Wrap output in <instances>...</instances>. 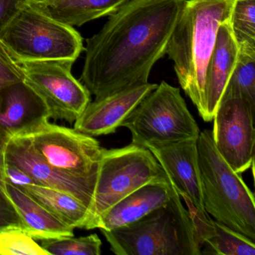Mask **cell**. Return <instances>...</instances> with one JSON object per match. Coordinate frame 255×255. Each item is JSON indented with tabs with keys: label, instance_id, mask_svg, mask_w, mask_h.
I'll list each match as a JSON object with an SVG mask.
<instances>
[{
	"label": "cell",
	"instance_id": "obj_24",
	"mask_svg": "<svg viewBox=\"0 0 255 255\" xmlns=\"http://www.w3.org/2000/svg\"><path fill=\"white\" fill-rule=\"evenodd\" d=\"M0 255H49L35 240L21 229L0 231Z\"/></svg>",
	"mask_w": 255,
	"mask_h": 255
},
{
	"label": "cell",
	"instance_id": "obj_11",
	"mask_svg": "<svg viewBox=\"0 0 255 255\" xmlns=\"http://www.w3.org/2000/svg\"><path fill=\"white\" fill-rule=\"evenodd\" d=\"M5 162L14 164L32 177L38 185L71 194L89 210L96 180L77 177L57 169L44 161L24 135H16L8 141Z\"/></svg>",
	"mask_w": 255,
	"mask_h": 255
},
{
	"label": "cell",
	"instance_id": "obj_26",
	"mask_svg": "<svg viewBox=\"0 0 255 255\" xmlns=\"http://www.w3.org/2000/svg\"><path fill=\"white\" fill-rule=\"evenodd\" d=\"M24 81L18 62L0 41V92L10 85Z\"/></svg>",
	"mask_w": 255,
	"mask_h": 255
},
{
	"label": "cell",
	"instance_id": "obj_28",
	"mask_svg": "<svg viewBox=\"0 0 255 255\" xmlns=\"http://www.w3.org/2000/svg\"><path fill=\"white\" fill-rule=\"evenodd\" d=\"M5 177L6 183H10L19 189L29 185H38L37 182L27 173L9 162H6L5 164Z\"/></svg>",
	"mask_w": 255,
	"mask_h": 255
},
{
	"label": "cell",
	"instance_id": "obj_17",
	"mask_svg": "<svg viewBox=\"0 0 255 255\" xmlns=\"http://www.w3.org/2000/svg\"><path fill=\"white\" fill-rule=\"evenodd\" d=\"M6 193L21 218L25 231L34 240L74 236V228L59 220L22 189L6 183Z\"/></svg>",
	"mask_w": 255,
	"mask_h": 255
},
{
	"label": "cell",
	"instance_id": "obj_7",
	"mask_svg": "<svg viewBox=\"0 0 255 255\" xmlns=\"http://www.w3.org/2000/svg\"><path fill=\"white\" fill-rule=\"evenodd\" d=\"M132 142H174L198 139L200 129L179 88L165 81L144 97L124 121Z\"/></svg>",
	"mask_w": 255,
	"mask_h": 255
},
{
	"label": "cell",
	"instance_id": "obj_18",
	"mask_svg": "<svg viewBox=\"0 0 255 255\" xmlns=\"http://www.w3.org/2000/svg\"><path fill=\"white\" fill-rule=\"evenodd\" d=\"M129 0H28L44 14L73 26L111 15Z\"/></svg>",
	"mask_w": 255,
	"mask_h": 255
},
{
	"label": "cell",
	"instance_id": "obj_21",
	"mask_svg": "<svg viewBox=\"0 0 255 255\" xmlns=\"http://www.w3.org/2000/svg\"><path fill=\"white\" fill-rule=\"evenodd\" d=\"M214 237L201 248V255H255V242L214 220Z\"/></svg>",
	"mask_w": 255,
	"mask_h": 255
},
{
	"label": "cell",
	"instance_id": "obj_25",
	"mask_svg": "<svg viewBox=\"0 0 255 255\" xmlns=\"http://www.w3.org/2000/svg\"><path fill=\"white\" fill-rule=\"evenodd\" d=\"M180 197L184 199L187 206V210L193 227L195 241L198 246L201 248L207 240L214 237L216 234L214 220L209 217L207 212L198 209L187 196L181 195Z\"/></svg>",
	"mask_w": 255,
	"mask_h": 255
},
{
	"label": "cell",
	"instance_id": "obj_30",
	"mask_svg": "<svg viewBox=\"0 0 255 255\" xmlns=\"http://www.w3.org/2000/svg\"><path fill=\"white\" fill-rule=\"evenodd\" d=\"M12 138L3 129L0 128V190L6 192V182H5V152L8 141Z\"/></svg>",
	"mask_w": 255,
	"mask_h": 255
},
{
	"label": "cell",
	"instance_id": "obj_16",
	"mask_svg": "<svg viewBox=\"0 0 255 255\" xmlns=\"http://www.w3.org/2000/svg\"><path fill=\"white\" fill-rule=\"evenodd\" d=\"M173 189L171 180L144 185L102 213L95 228L111 231L132 223L166 204L171 198Z\"/></svg>",
	"mask_w": 255,
	"mask_h": 255
},
{
	"label": "cell",
	"instance_id": "obj_2",
	"mask_svg": "<svg viewBox=\"0 0 255 255\" xmlns=\"http://www.w3.org/2000/svg\"><path fill=\"white\" fill-rule=\"evenodd\" d=\"M236 0H188L166 53L182 89L205 121V76L221 23L231 19Z\"/></svg>",
	"mask_w": 255,
	"mask_h": 255
},
{
	"label": "cell",
	"instance_id": "obj_6",
	"mask_svg": "<svg viewBox=\"0 0 255 255\" xmlns=\"http://www.w3.org/2000/svg\"><path fill=\"white\" fill-rule=\"evenodd\" d=\"M0 41L17 62H75L85 48L74 27L51 18L28 1L0 32Z\"/></svg>",
	"mask_w": 255,
	"mask_h": 255
},
{
	"label": "cell",
	"instance_id": "obj_9",
	"mask_svg": "<svg viewBox=\"0 0 255 255\" xmlns=\"http://www.w3.org/2000/svg\"><path fill=\"white\" fill-rule=\"evenodd\" d=\"M24 81L48 107L50 119L75 122L91 102V93L71 73L74 61L17 62Z\"/></svg>",
	"mask_w": 255,
	"mask_h": 255
},
{
	"label": "cell",
	"instance_id": "obj_12",
	"mask_svg": "<svg viewBox=\"0 0 255 255\" xmlns=\"http://www.w3.org/2000/svg\"><path fill=\"white\" fill-rule=\"evenodd\" d=\"M156 86L150 83L136 85L95 98L75 121L74 129L92 137L115 133L141 100Z\"/></svg>",
	"mask_w": 255,
	"mask_h": 255
},
{
	"label": "cell",
	"instance_id": "obj_4",
	"mask_svg": "<svg viewBox=\"0 0 255 255\" xmlns=\"http://www.w3.org/2000/svg\"><path fill=\"white\" fill-rule=\"evenodd\" d=\"M197 144L204 210L215 220L255 242L253 192L221 156L211 130L200 132Z\"/></svg>",
	"mask_w": 255,
	"mask_h": 255
},
{
	"label": "cell",
	"instance_id": "obj_13",
	"mask_svg": "<svg viewBox=\"0 0 255 255\" xmlns=\"http://www.w3.org/2000/svg\"><path fill=\"white\" fill-rule=\"evenodd\" d=\"M198 139L144 144L162 165L171 184L181 195L204 210L198 165Z\"/></svg>",
	"mask_w": 255,
	"mask_h": 255
},
{
	"label": "cell",
	"instance_id": "obj_15",
	"mask_svg": "<svg viewBox=\"0 0 255 255\" xmlns=\"http://www.w3.org/2000/svg\"><path fill=\"white\" fill-rule=\"evenodd\" d=\"M239 45L229 20L221 23L205 76V122H211L235 68Z\"/></svg>",
	"mask_w": 255,
	"mask_h": 255
},
{
	"label": "cell",
	"instance_id": "obj_14",
	"mask_svg": "<svg viewBox=\"0 0 255 255\" xmlns=\"http://www.w3.org/2000/svg\"><path fill=\"white\" fill-rule=\"evenodd\" d=\"M50 119L45 101L26 82L0 92V128L11 137L30 132Z\"/></svg>",
	"mask_w": 255,
	"mask_h": 255
},
{
	"label": "cell",
	"instance_id": "obj_23",
	"mask_svg": "<svg viewBox=\"0 0 255 255\" xmlns=\"http://www.w3.org/2000/svg\"><path fill=\"white\" fill-rule=\"evenodd\" d=\"M255 0H236L231 21L239 46L255 47Z\"/></svg>",
	"mask_w": 255,
	"mask_h": 255
},
{
	"label": "cell",
	"instance_id": "obj_19",
	"mask_svg": "<svg viewBox=\"0 0 255 255\" xmlns=\"http://www.w3.org/2000/svg\"><path fill=\"white\" fill-rule=\"evenodd\" d=\"M20 189L64 223L74 229H85L88 207L76 197L63 191L40 185H29Z\"/></svg>",
	"mask_w": 255,
	"mask_h": 255
},
{
	"label": "cell",
	"instance_id": "obj_29",
	"mask_svg": "<svg viewBox=\"0 0 255 255\" xmlns=\"http://www.w3.org/2000/svg\"><path fill=\"white\" fill-rule=\"evenodd\" d=\"M28 0H0V32Z\"/></svg>",
	"mask_w": 255,
	"mask_h": 255
},
{
	"label": "cell",
	"instance_id": "obj_27",
	"mask_svg": "<svg viewBox=\"0 0 255 255\" xmlns=\"http://www.w3.org/2000/svg\"><path fill=\"white\" fill-rule=\"evenodd\" d=\"M14 228L25 231L21 218L12 201L6 192L0 190V231Z\"/></svg>",
	"mask_w": 255,
	"mask_h": 255
},
{
	"label": "cell",
	"instance_id": "obj_10",
	"mask_svg": "<svg viewBox=\"0 0 255 255\" xmlns=\"http://www.w3.org/2000/svg\"><path fill=\"white\" fill-rule=\"evenodd\" d=\"M255 104L243 98H222L213 116L216 148L236 172L252 168L255 159Z\"/></svg>",
	"mask_w": 255,
	"mask_h": 255
},
{
	"label": "cell",
	"instance_id": "obj_1",
	"mask_svg": "<svg viewBox=\"0 0 255 255\" xmlns=\"http://www.w3.org/2000/svg\"><path fill=\"white\" fill-rule=\"evenodd\" d=\"M186 0H129L86 40L82 83L96 98L148 83Z\"/></svg>",
	"mask_w": 255,
	"mask_h": 255
},
{
	"label": "cell",
	"instance_id": "obj_20",
	"mask_svg": "<svg viewBox=\"0 0 255 255\" xmlns=\"http://www.w3.org/2000/svg\"><path fill=\"white\" fill-rule=\"evenodd\" d=\"M234 97L255 104V47L239 46L237 63L222 98Z\"/></svg>",
	"mask_w": 255,
	"mask_h": 255
},
{
	"label": "cell",
	"instance_id": "obj_22",
	"mask_svg": "<svg viewBox=\"0 0 255 255\" xmlns=\"http://www.w3.org/2000/svg\"><path fill=\"white\" fill-rule=\"evenodd\" d=\"M41 247L54 255H101L102 242L98 234L87 237H64L41 240Z\"/></svg>",
	"mask_w": 255,
	"mask_h": 255
},
{
	"label": "cell",
	"instance_id": "obj_8",
	"mask_svg": "<svg viewBox=\"0 0 255 255\" xmlns=\"http://www.w3.org/2000/svg\"><path fill=\"white\" fill-rule=\"evenodd\" d=\"M21 135L54 168L77 177L97 180L104 147L94 137L48 122Z\"/></svg>",
	"mask_w": 255,
	"mask_h": 255
},
{
	"label": "cell",
	"instance_id": "obj_5",
	"mask_svg": "<svg viewBox=\"0 0 255 255\" xmlns=\"http://www.w3.org/2000/svg\"><path fill=\"white\" fill-rule=\"evenodd\" d=\"M168 181L165 170L145 146L131 142L121 148H103L85 229H95L102 213L138 188Z\"/></svg>",
	"mask_w": 255,
	"mask_h": 255
},
{
	"label": "cell",
	"instance_id": "obj_3",
	"mask_svg": "<svg viewBox=\"0 0 255 255\" xmlns=\"http://www.w3.org/2000/svg\"><path fill=\"white\" fill-rule=\"evenodd\" d=\"M118 255H201L181 197L173 189L166 204L138 220L111 231L101 230Z\"/></svg>",
	"mask_w": 255,
	"mask_h": 255
}]
</instances>
